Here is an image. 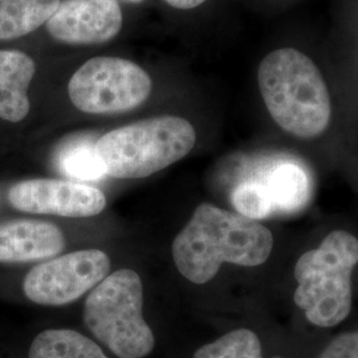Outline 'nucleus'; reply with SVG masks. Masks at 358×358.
I'll return each instance as SVG.
<instances>
[{
	"instance_id": "16",
	"label": "nucleus",
	"mask_w": 358,
	"mask_h": 358,
	"mask_svg": "<svg viewBox=\"0 0 358 358\" xmlns=\"http://www.w3.org/2000/svg\"><path fill=\"white\" fill-rule=\"evenodd\" d=\"M96 142L80 141L64 148L57 157V166L62 173L81 180L103 177L106 171L96 150Z\"/></svg>"
},
{
	"instance_id": "5",
	"label": "nucleus",
	"mask_w": 358,
	"mask_h": 358,
	"mask_svg": "<svg viewBox=\"0 0 358 358\" xmlns=\"http://www.w3.org/2000/svg\"><path fill=\"white\" fill-rule=\"evenodd\" d=\"M143 287L133 269H118L87 297L84 322L90 333L118 358L146 357L155 345L142 316Z\"/></svg>"
},
{
	"instance_id": "10",
	"label": "nucleus",
	"mask_w": 358,
	"mask_h": 358,
	"mask_svg": "<svg viewBox=\"0 0 358 358\" xmlns=\"http://www.w3.org/2000/svg\"><path fill=\"white\" fill-rule=\"evenodd\" d=\"M65 247L62 230L48 222L19 219L0 224V263H24L60 254Z\"/></svg>"
},
{
	"instance_id": "6",
	"label": "nucleus",
	"mask_w": 358,
	"mask_h": 358,
	"mask_svg": "<svg viewBox=\"0 0 358 358\" xmlns=\"http://www.w3.org/2000/svg\"><path fill=\"white\" fill-rule=\"evenodd\" d=\"M68 93L72 103L84 113H121L148 100L152 78L133 62L94 57L77 69L69 80Z\"/></svg>"
},
{
	"instance_id": "1",
	"label": "nucleus",
	"mask_w": 358,
	"mask_h": 358,
	"mask_svg": "<svg viewBox=\"0 0 358 358\" xmlns=\"http://www.w3.org/2000/svg\"><path fill=\"white\" fill-rule=\"evenodd\" d=\"M273 248L272 232L257 220L202 203L173 242V259L194 284L213 280L223 263L256 267Z\"/></svg>"
},
{
	"instance_id": "20",
	"label": "nucleus",
	"mask_w": 358,
	"mask_h": 358,
	"mask_svg": "<svg viewBox=\"0 0 358 358\" xmlns=\"http://www.w3.org/2000/svg\"><path fill=\"white\" fill-rule=\"evenodd\" d=\"M124 1H128V3H141L143 0H124Z\"/></svg>"
},
{
	"instance_id": "12",
	"label": "nucleus",
	"mask_w": 358,
	"mask_h": 358,
	"mask_svg": "<svg viewBox=\"0 0 358 358\" xmlns=\"http://www.w3.org/2000/svg\"><path fill=\"white\" fill-rule=\"evenodd\" d=\"M260 180L268 192L276 214H294L303 210L312 194L307 171L294 162L272 167Z\"/></svg>"
},
{
	"instance_id": "4",
	"label": "nucleus",
	"mask_w": 358,
	"mask_h": 358,
	"mask_svg": "<svg viewBox=\"0 0 358 358\" xmlns=\"http://www.w3.org/2000/svg\"><path fill=\"white\" fill-rule=\"evenodd\" d=\"M195 141V129L187 120L161 115L103 134L96 150L108 176L146 178L185 158Z\"/></svg>"
},
{
	"instance_id": "13",
	"label": "nucleus",
	"mask_w": 358,
	"mask_h": 358,
	"mask_svg": "<svg viewBox=\"0 0 358 358\" xmlns=\"http://www.w3.org/2000/svg\"><path fill=\"white\" fill-rule=\"evenodd\" d=\"M62 0H0V40L23 38L47 24Z\"/></svg>"
},
{
	"instance_id": "14",
	"label": "nucleus",
	"mask_w": 358,
	"mask_h": 358,
	"mask_svg": "<svg viewBox=\"0 0 358 358\" xmlns=\"http://www.w3.org/2000/svg\"><path fill=\"white\" fill-rule=\"evenodd\" d=\"M29 358H108L94 341L72 329H50L38 334Z\"/></svg>"
},
{
	"instance_id": "11",
	"label": "nucleus",
	"mask_w": 358,
	"mask_h": 358,
	"mask_svg": "<svg viewBox=\"0 0 358 358\" xmlns=\"http://www.w3.org/2000/svg\"><path fill=\"white\" fill-rule=\"evenodd\" d=\"M36 73V64L22 51L0 50V118L20 122L26 118L31 103L28 88Z\"/></svg>"
},
{
	"instance_id": "17",
	"label": "nucleus",
	"mask_w": 358,
	"mask_h": 358,
	"mask_svg": "<svg viewBox=\"0 0 358 358\" xmlns=\"http://www.w3.org/2000/svg\"><path fill=\"white\" fill-rule=\"evenodd\" d=\"M231 201L238 214L254 220L266 219L276 214L268 192L260 179L239 183L232 192Z\"/></svg>"
},
{
	"instance_id": "15",
	"label": "nucleus",
	"mask_w": 358,
	"mask_h": 358,
	"mask_svg": "<svg viewBox=\"0 0 358 358\" xmlns=\"http://www.w3.org/2000/svg\"><path fill=\"white\" fill-rule=\"evenodd\" d=\"M194 358H264L262 343L250 329H235L201 346Z\"/></svg>"
},
{
	"instance_id": "19",
	"label": "nucleus",
	"mask_w": 358,
	"mask_h": 358,
	"mask_svg": "<svg viewBox=\"0 0 358 358\" xmlns=\"http://www.w3.org/2000/svg\"><path fill=\"white\" fill-rule=\"evenodd\" d=\"M169 6L178 10H192L203 4L206 0H165Z\"/></svg>"
},
{
	"instance_id": "2",
	"label": "nucleus",
	"mask_w": 358,
	"mask_h": 358,
	"mask_svg": "<svg viewBox=\"0 0 358 358\" xmlns=\"http://www.w3.org/2000/svg\"><path fill=\"white\" fill-rule=\"evenodd\" d=\"M257 83L273 121L299 138H315L331 122L332 103L320 69L294 48L268 53L259 65Z\"/></svg>"
},
{
	"instance_id": "3",
	"label": "nucleus",
	"mask_w": 358,
	"mask_h": 358,
	"mask_svg": "<svg viewBox=\"0 0 358 358\" xmlns=\"http://www.w3.org/2000/svg\"><path fill=\"white\" fill-rule=\"evenodd\" d=\"M358 264V239L348 231L328 234L320 245L294 266V304L309 322L332 328L349 316L353 304L352 273Z\"/></svg>"
},
{
	"instance_id": "18",
	"label": "nucleus",
	"mask_w": 358,
	"mask_h": 358,
	"mask_svg": "<svg viewBox=\"0 0 358 358\" xmlns=\"http://www.w3.org/2000/svg\"><path fill=\"white\" fill-rule=\"evenodd\" d=\"M317 358H358V331L336 337Z\"/></svg>"
},
{
	"instance_id": "8",
	"label": "nucleus",
	"mask_w": 358,
	"mask_h": 358,
	"mask_svg": "<svg viewBox=\"0 0 358 358\" xmlns=\"http://www.w3.org/2000/svg\"><path fill=\"white\" fill-rule=\"evenodd\" d=\"M8 201L19 211L68 217H94L106 206V198L99 189L57 179L19 182L10 189Z\"/></svg>"
},
{
	"instance_id": "7",
	"label": "nucleus",
	"mask_w": 358,
	"mask_h": 358,
	"mask_svg": "<svg viewBox=\"0 0 358 358\" xmlns=\"http://www.w3.org/2000/svg\"><path fill=\"white\" fill-rule=\"evenodd\" d=\"M109 269L110 260L103 251H76L31 269L23 282V289L31 301L40 306H65L103 282Z\"/></svg>"
},
{
	"instance_id": "9",
	"label": "nucleus",
	"mask_w": 358,
	"mask_h": 358,
	"mask_svg": "<svg viewBox=\"0 0 358 358\" xmlns=\"http://www.w3.org/2000/svg\"><path fill=\"white\" fill-rule=\"evenodd\" d=\"M122 28V13L117 0H62L47 23L56 41L71 45L103 44Z\"/></svg>"
}]
</instances>
